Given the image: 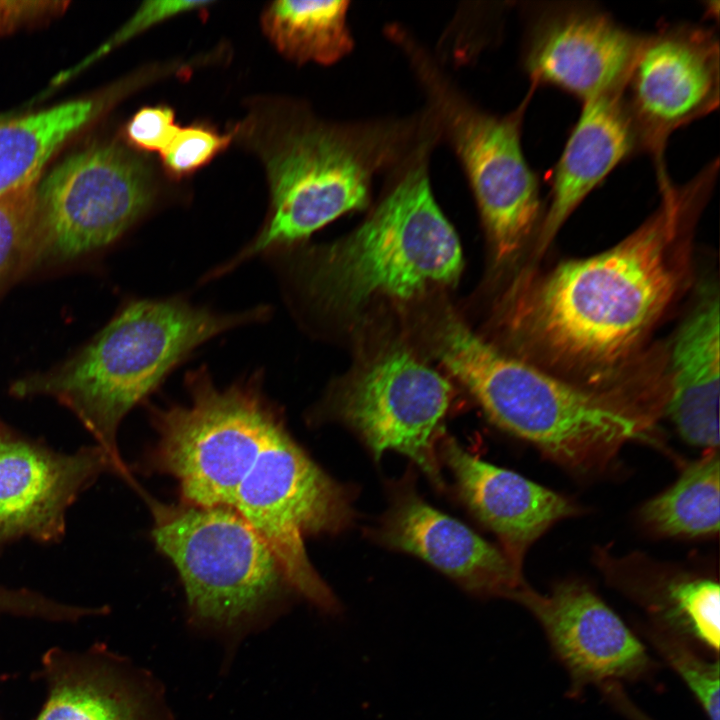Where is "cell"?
<instances>
[{
  "instance_id": "9",
  "label": "cell",
  "mask_w": 720,
  "mask_h": 720,
  "mask_svg": "<svg viewBox=\"0 0 720 720\" xmlns=\"http://www.w3.org/2000/svg\"><path fill=\"white\" fill-rule=\"evenodd\" d=\"M719 41L710 27L667 24L645 34L622 89L641 152L669 177L665 148L677 129L719 105Z\"/></svg>"
},
{
  "instance_id": "15",
  "label": "cell",
  "mask_w": 720,
  "mask_h": 720,
  "mask_svg": "<svg viewBox=\"0 0 720 720\" xmlns=\"http://www.w3.org/2000/svg\"><path fill=\"white\" fill-rule=\"evenodd\" d=\"M440 447L463 502L496 534L502 551L519 571L529 546L552 524L576 513L565 497L483 461L451 437H443Z\"/></svg>"
},
{
  "instance_id": "2",
  "label": "cell",
  "mask_w": 720,
  "mask_h": 720,
  "mask_svg": "<svg viewBox=\"0 0 720 720\" xmlns=\"http://www.w3.org/2000/svg\"><path fill=\"white\" fill-rule=\"evenodd\" d=\"M266 314L265 308L223 314L178 297L136 300L73 358L45 374L18 380L11 393L56 399L131 483L117 445L123 418L197 347Z\"/></svg>"
},
{
  "instance_id": "3",
  "label": "cell",
  "mask_w": 720,
  "mask_h": 720,
  "mask_svg": "<svg viewBox=\"0 0 720 720\" xmlns=\"http://www.w3.org/2000/svg\"><path fill=\"white\" fill-rule=\"evenodd\" d=\"M435 336L442 363L490 420L562 465L599 469L627 441L649 440V427L612 399L502 353L455 318Z\"/></svg>"
},
{
  "instance_id": "13",
  "label": "cell",
  "mask_w": 720,
  "mask_h": 720,
  "mask_svg": "<svg viewBox=\"0 0 720 720\" xmlns=\"http://www.w3.org/2000/svg\"><path fill=\"white\" fill-rule=\"evenodd\" d=\"M513 600L539 622L575 692L637 679L650 670L643 643L587 585L568 581L541 594L525 583Z\"/></svg>"
},
{
  "instance_id": "25",
  "label": "cell",
  "mask_w": 720,
  "mask_h": 720,
  "mask_svg": "<svg viewBox=\"0 0 720 720\" xmlns=\"http://www.w3.org/2000/svg\"><path fill=\"white\" fill-rule=\"evenodd\" d=\"M232 137V134H220L204 126L179 127L160 153L164 167L174 177L189 175L225 150Z\"/></svg>"
},
{
  "instance_id": "10",
  "label": "cell",
  "mask_w": 720,
  "mask_h": 720,
  "mask_svg": "<svg viewBox=\"0 0 720 720\" xmlns=\"http://www.w3.org/2000/svg\"><path fill=\"white\" fill-rule=\"evenodd\" d=\"M450 400L445 378L409 353L393 351L341 392L334 410L359 434L375 460L388 450L397 451L442 490L436 444Z\"/></svg>"
},
{
  "instance_id": "1",
  "label": "cell",
  "mask_w": 720,
  "mask_h": 720,
  "mask_svg": "<svg viewBox=\"0 0 720 720\" xmlns=\"http://www.w3.org/2000/svg\"><path fill=\"white\" fill-rule=\"evenodd\" d=\"M705 167L688 183L659 187L661 203L611 249L518 282L503 305L511 336L545 364L606 380L632 357L683 282L682 239L711 191Z\"/></svg>"
},
{
  "instance_id": "29",
  "label": "cell",
  "mask_w": 720,
  "mask_h": 720,
  "mask_svg": "<svg viewBox=\"0 0 720 720\" xmlns=\"http://www.w3.org/2000/svg\"><path fill=\"white\" fill-rule=\"evenodd\" d=\"M6 603V592L3 587L0 586V610L5 606Z\"/></svg>"
},
{
  "instance_id": "5",
  "label": "cell",
  "mask_w": 720,
  "mask_h": 720,
  "mask_svg": "<svg viewBox=\"0 0 720 720\" xmlns=\"http://www.w3.org/2000/svg\"><path fill=\"white\" fill-rule=\"evenodd\" d=\"M407 122L315 124L283 135L267 157L271 212L223 274L254 255L280 251L369 202L374 177L403 155Z\"/></svg>"
},
{
  "instance_id": "7",
  "label": "cell",
  "mask_w": 720,
  "mask_h": 720,
  "mask_svg": "<svg viewBox=\"0 0 720 720\" xmlns=\"http://www.w3.org/2000/svg\"><path fill=\"white\" fill-rule=\"evenodd\" d=\"M147 501L154 543L177 570L198 617L231 623L290 588L270 547L233 509Z\"/></svg>"
},
{
  "instance_id": "11",
  "label": "cell",
  "mask_w": 720,
  "mask_h": 720,
  "mask_svg": "<svg viewBox=\"0 0 720 720\" xmlns=\"http://www.w3.org/2000/svg\"><path fill=\"white\" fill-rule=\"evenodd\" d=\"M645 34L586 2L531 7L522 62L531 88L550 86L582 103L622 91Z\"/></svg>"
},
{
  "instance_id": "19",
  "label": "cell",
  "mask_w": 720,
  "mask_h": 720,
  "mask_svg": "<svg viewBox=\"0 0 720 720\" xmlns=\"http://www.w3.org/2000/svg\"><path fill=\"white\" fill-rule=\"evenodd\" d=\"M348 6L347 1L280 0L265 9L262 25L288 58L298 63L332 64L353 47Z\"/></svg>"
},
{
  "instance_id": "18",
  "label": "cell",
  "mask_w": 720,
  "mask_h": 720,
  "mask_svg": "<svg viewBox=\"0 0 720 720\" xmlns=\"http://www.w3.org/2000/svg\"><path fill=\"white\" fill-rule=\"evenodd\" d=\"M719 293L704 287L672 345L667 411L688 443L719 446Z\"/></svg>"
},
{
  "instance_id": "8",
  "label": "cell",
  "mask_w": 720,
  "mask_h": 720,
  "mask_svg": "<svg viewBox=\"0 0 720 720\" xmlns=\"http://www.w3.org/2000/svg\"><path fill=\"white\" fill-rule=\"evenodd\" d=\"M154 191L142 160L115 145L71 155L37 187L40 248L61 259L105 247L151 206Z\"/></svg>"
},
{
  "instance_id": "26",
  "label": "cell",
  "mask_w": 720,
  "mask_h": 720,
  "mask_svg": "<svg viewBox=\"0 0 720 720\" xmlns=\"http://www.w3.org/2000/svg\"><path fill=\"white\" fill-rule=\"evenodd\" d=\"M178 129L174 112L169 107H144L127 124L126 136L139 149L161 153Z\"/></svg>"
},
{
  "instance_id": "27",
  "label": "cell",
  "mask_w": 720,
  "mask_h": 720,
  "mask_svg": "<svg viewBox=\"0 0 720 720\" xmlns=\"http://www.w3.org/2000/svg\"><path fill=\"white\" fill-rule=\"evenodd\" d=\"M208 1H148L138 9L136 14L123 28L102 47L97 56H100L113 45L129 39L137 33L147 29L148 27L178 13L201 9L202 6L209 5Z\"/></svg>"
},
{
  "instance_id": "20",
  "label": "cell",
  "mask_w": 720,
  "mask_h": 720,
  "mask_svg": "<svg viewBox=\"0 0 720 720\" xmlns=\"http://www.w3.org/2000/svg\"><path fill=\"white\" fill-rule=\"evenodd\" d=\"M93 111L91 101L77 100L0 121V195L36 181L54 150L82 127Z\"/></svg>"
},
{
  "instance_id": "22",
  "label": "cell",
  "mask_w": 720,
  "mask_h": 720,
  "mask_svg": "<svg viewBox=\"0 0 720 720\" xmlns=\"http://www.w3.org/2000/svg\"><path fill=\"white\" fill-rule=\"evenodd\" d=\"M658 610L662 617L659 625L718 653L720 589L717 582L709 578L673 581L667 586L665 603Z\"/></svg>"
},
{
  "instance_id": "24",
  "label": "cell",
  "mask_w": 720,
  "mask_h": 720,
  "mask_svg": "<svg viewBox=\"0 0 720 720\" xmlns=\"http://www.w3.org/2000/svg\"><path fill=\"white\" fill-rule=\"evenodd\" d=\"M664 660L684 681L709 720H719V661L704 659L683 636L657 624L645 632Z\"/></svg>"
},
{
  "instance_id": "28",
  "label": "cell",
  "mask_w": 720,
  "mask_h": 720,
  "mask_svg": "<svg viewBox=\"0 0 720 720\" xmlns=\"http://www.w3.org/2000/svg\"><path fill=\"white\" fill-rule=\"evenodd\" d=\"M68 2L0 1V35L14 32L60 14Z\"/></svg>"
},
{
  "instance_id": "14",
  "label": "cell",
  "mask_w": 720,
  "mask_h": 720,
  "mask_svg": "<svg viewBox=\"0 0 720 720\" xmlns=\"http://www.w3.org/2000/svg\"><path fill=\"white\" fill-rule=\"evenodd\" d=\"M373 536L421 558L476 596L513 600L525 584L502 550L428 504L408 484L394 490Z\"/></svg>"
},
{
  "instance_id": "16",
  "label": "cell",
  "mask_w": 720,
  "mask_h": 720,
  "mask_svg": "<svg viewBox=\"0 0 720 720\" xmlns=\"http://www.w3.org/2000/svg\"><path fill=\"white\" fill-rule=\"evenodd\" d=\"M635 152H640L639 142L622 91L582 103L551 174L549 205L538 231L539 253L547 249L579 204Z\"/></svg>"
},
{
  "instance_id": "12",
  "label": "cell",
  "mask_w": 720,
  "mask_h": 720,
  "mask_svg": "<svg viewBox=\"0 0 720 720\" xmlns=\"http://www.w3.org/2000/svg\"><path fill=\"white\" fill-rule=\"evenodd\" d=\"M105 472L119 474L100 446L59 452L0 419V556L23 538L59 542L68 509Z\"/></svg>"
},
{
  "instance_id": "23",
  "label": "cell",
  "mask_w": 720,
  "mask_h": 720,
  "mask_svg": "<svg viewBox=\"0 0 720 720\" xmlns=\"http://www.w3.org/2000/svg\"><path fill=\"white\" fill-rule=\"evenodd\" d=\"M38 232L36 181L0 195V290L35 253Z\"/></svg>"
},
{
  "instance_id": "21",
  "label": "cell",
  "mask_w": 720,
  "mask_h": 720,
  "mask_svg": "<svg viewBox=\"0 0 720 720\" xmlns=\"http://www.w3.org/2000/svg\"><path fill=\"white\" fill-rule=\"evenodd\" d=\"M644 522L667 536L698 537L719 532L720 463L717 449L689 465L667 490L641 509Z\"/></svg>"
},
{
  "instance_id": "4",
  "label": "cell",
  "mask_w": 720,
  "mask_h": 720,
  "mask_svg": "<svg viewBox=\"0 0 720 720\" xmlns=\"http://www.w3.org/2000/svg\"><path fill=\"white\" fill-rule=\"evenodd\" d=\"M426 152L415 153L356 230L300 261L297 275L311 299L353 310L374 296L408 299L458 278L461 246L432 193Z\"/></svg>"
},
{
  "instance_id": "6",
  "label": "cell",
  "mask_w": 720,
  "mask_h": 720,
  "mask_svg": "<svg viewBox=\"0 0 720 720\" xmlns=\"http://www.w3.org/2000/svg\"><path fill=\"white\" fill-rule=\"evenodd\" d=\"M400 46L427 95L433 124L446 134L463 165L496 259H511L541 219L538 178L521 142L534 89L515 110L495 115L464 97L413 38Z\"/></svg>"
},
{
  "instance_id": "17",
  "label": "cell",
  "mask_w": 720,
  "mask_h": 720,
  "mask_svg": "<svg viewBox=\"0 0 720 720\" xmlns=\"http://www.w3.org/2000/svg\"><path fill=\"white\" fill-rule=\"evenodd\" d=\"M41 672L47 695L35 720H149L136 682L103 646L50 648Z\"/></svg>"
}]
</instances>
